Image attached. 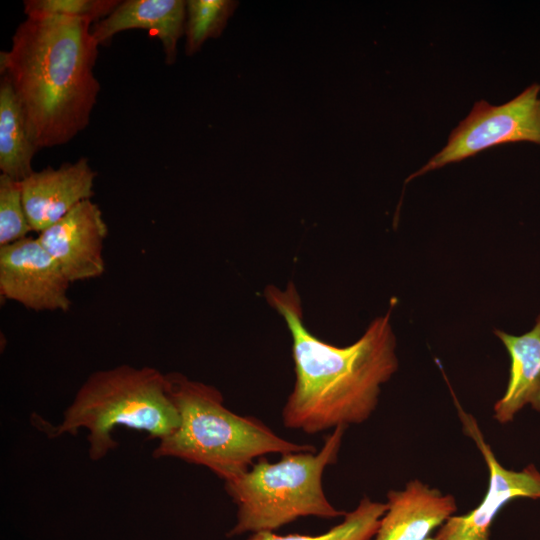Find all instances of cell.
Masks as SVG:
<instances>
[{"instance_id":"obj_1","label":"cell","mask_w":540,"mask_h":540,"mask_svg":"<svg viewBox=\"0 0 540 540\" xmlns=\"http://www.w3.org/2000/svg\"><path fill=\"white\" fill-rule=\"evenodd\" d=\"M265 297L286 322L292 339L295 384L282 410L283 425L316 434L368 420L378 405L381 386L399 366L392 307L358 340L339 347L307 329L293 283L285 289L269 285Z\"/></svg>"},{"instance_id":"obj_2","label":"cell","mask_w":540,"mask_h":540,"mask_svg":"<svg viewBox=\"0 0 540 540\" xmlns=\"http://www.w3.org/2000/svg\"><path fill=\"white\" fill-rule=\"evenodd\" d=\"M92 21L27 17L0 53L1 76L12 84L29 134L39 149L72 140L90 121L100 91Z\"/></svg>"},{"instance_id":"obj_3","label":"cell","mask_w":540,"mask_h":540,"mask_svg":"<svg viewBox=\"0 0 540 540\" xmlns=\"http://www.w3.org/2000/svg\"><path fill=\"white\" fill-rule=\"evenodd\" d=\"M166 376L179 425L171 435L159 440L153 451L155 458L173 457L202 465L227 482L269 453L317 451L313 445L278 436L255 417L232 412L214 386L179 373Z\"/></svg>"},{"instance_id":"obj_4","label":"cell","mask_w":540,"mask_h":540,"mask_svg":"<svg viewBox=\"0 0 540 540\" xmlns=\"http://www.w3.org/2000/svg\"><path fill=\"white\" fill-rule=\"evenodd\" d=\"M34 423L48 437L88 431L89 457L101 460L118 444L111 433L125 426L159 440L179 425V413L169 393L166 374L155 368L120 365L91 374L83 383L60 424L52 426L38 415Z\"/></svg>"},{"instance_id":"obj_5","label":"cell","mask_w":540,"mask_h":540,"mask_svg":"<svg viewBox=\"0 0 540 540\" xmlns=\"http://www.w3.org/2000/svg\"><path fill=\"white\" fill-rule=\"evenodd\" d=\"M347 427L333 429L319 451L281 454L269 462L261 457L246 472L225 482L237 505V522L227 536L275 531L299 517L332 519L346 512L327 499L322 485L327 466L335 464Z\"/></svg>"},{"instance_id":"obj_6","label":"cell","mask_w":540,"mask_h":540,"mask_svg":"<svg viewBox=\"0 0 540 540\" xmlns=\"http://www.w3.org/2000/svg\"><path fill=\"white\" fill-rule=\"evenodd\" d=\"M530 142L540 146V84L533 83L502 105L475 102L449 135L447 144L406 182L460 162L498 145Z\"/></svg>"},{"instance_id":"obj_7","label":"cell","mask_w":540,"mask_h":540,"mask_svg":"<svg viewBox=\"0 0 540 540\" xmlns=\"http://www.w3.org/2000/svg\"><path fill=\"white\" fill-rule=\"evenodd\" d=\"M458 405V404H457ZM464 432L476 443L489 470L488 490L481 503L466 514L450 517L437 540H489L490 527L500 510L516 498H540V472L533 464L521 471L503 467L484 440L477 421L459 408Z\"/></svg>"},{"instance_id":"obj_8","label":"cell","mask_w":540,"mask_h":540,"mask_svg":"<svg viewBox=\"0 0 540 540\" xmlns=\"http://www.w3.org/2000/svg\"><path fill=\"white\" fill-rule=\"evenodd\" d=\"M70 281L38 238L0 246V293L35 311H68Z\"/></svg>"},{"instance_id":"obj_9","label":"cell","mask_w":540,"mask_h":540,"mask_svg":"<svg viewBox=\"0 0 540 540\" xmlns=\"http://www.w3.org/2000/svg\"><path fill=\"white\" fill-rule=\"evenodd\" d=\"M107 233L100 208L89 199L40 232L37 238L72 283L103 274V242Z\"/></svg>"},{"instance_id":"obj_10","label":"cell","mask_w":540,"mask_h":540,"mask_svg":"<svg viewBox=\"0 0 540 540\" xmlns=\"http://www.w3.org/2000/svg\"><path fill=\"white\" fill-rule=\"evenodd\" d=\"M97 173L81 157L59 168L34 171L21 181L25 212L32 231H44L79 203L94 195Z\"/></svg>"},{"instance_id":"obj_11","label":"cell","mask_w":540,"mask_h":540,"mask_svg":"<svg viewBox=\"0 0 540 540\" xmlns=\"http://www.w3.org/2000/svg\"><path fill=\"white\" fill-rule=\"evenodd\" d=\"M386 503L373 540H425L457 511L453 495L419 479L410 480L402 490H390Z\"/></svg>"},{"instance_id":"obj_12","label":"cell","mask_w":540,"mask_h":540,"mask_svg":"<svg viewBox=\"0 0 540 540\" xmlns=\"http://www.w3.org/2000/svg\"><path fill=\"white\" fill-rule=\"evenodd\" d=\"M186 1L183 0H125L104 19L92 27L98 45H108L119 32L143 29L159 38L165 62L173 64L177 43L185 32Z\"/></svg>"},{"instance_id":"obj_13","label":"cell","mask_w":540,"mask_h":540,"mask_svg":"<svg viewBox=\"0 0 540 540\" xmlns=\"http://www.w3.org/2000/svg\"><path fill=\"white\" fill-rule=\"evenodd\" d=\"M510 357L509 380L504 395L494 404L493 417L501 424L529 404L540 411V315L533 328L522 335L495 329Z\"/></svg>"},{"instance_id":"obj_14","label":"cell","mask_w":540,"mask_h":540,"mask_svg":"<svg viewBox=\"0 0 540 540\" xmlns=\"http://www.w3.org/2000/svg\"><path fill=\"white\" fill-rule=\"evenodd\" d=\"M37 150L12 84L6 76H2L0 81L1 173L23 181L34 172L32 159Z\"/></svg>"},{"instance_id":"obj_15","label":"cell","mask_w":540,"mask_h":540,"mask_svg":"<svg viewBox=\"0 0 540 540\" xmlns=\"http://www.w3.org/2000/svg\"><path fill=\"white\" fill-rule=\"evenodd\" d=\"M387 508V503L374 502L364 496L353 511L345 513L341 523L323 534L278 535L262 531L252 533L247 540H373Z\"/></svg>"},{"instance_id":"obj_16","label":"cell","mask_w":540,"mask_h":540,"mask_svg":"<svg viewBox=\"0 0 540 540\" xmlns=\"http://www.w3.org/2000/svg\"><path fill=\"white\" fill-rule=\"evenodd\" d=\"M238 3L231 0H190L186 3L185 52L193 55L209 38L223 32Z\"/></svg>"},{"instance_id":"obj_17","label":"cell","mask_w":540,"mask_h":540,"mask_svg":"<svg viewBox=\"0 0 540 540\" xmlns=\"http://www.w3.org/2000/svg\"><path fill=\"white\" fill-rule=\"evenodd\" d=\"M32 228L25 212L21 181L0 175V246L27 237Z\"/></svg>"},{"instance_id":"obj_18","label":"cell","mask_w":540,"mask_h":540,"mask_svg":"<svg viewBox=\"0 0 540 540\" xmlns=\"http://www.w3.org/2000/svg\"><path fill=\"white\" fill-rule=\"evenodd\" d=\"M118 0H26L27 17L62 16L88 19L92 22L107 17L120 3Z\"/></svg>"},{"instance_id":"obj_19","label":"cell","mask_w":540,"mask_h":540,"mask_svg":"<svg viewBox=\"0 0 540 540\" xmlns=\"http://www.w3.org/2000/svg\"><path fill=\"white\" fill-rule=\"evenodd\" d=\"M425 540H437V539H436V538H430V537H429V538H427V539H425Z\"/></svg>"}]
</instances>
